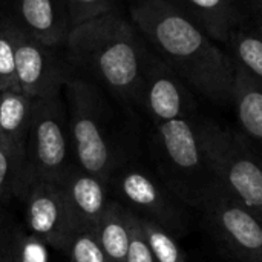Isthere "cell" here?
Masks as SVG:
<instances>
[{
	"label": "cell",
	"instance_id": "1",
	"mask_svg": "<svg viewBox=\"0 0 262 262\" xmlns=\"http://www.w3.org/2000/svg\"><path fill=\"white\" fill-rule=\"evenodd\" d=\"M130 20L143 40L203 98L232 104L235 61L169 0H132Z\"/></svg>",
	"mask_w": 262,
	"mask_h": 262
},
{
	"label": "cell",
	"instance_id": "2",
	"mask_svg": "<svg viewBox=\"0 0 262 262\" xmlns=\"http://www.w3.org/2000/svg\"><path fill=\"white\" fill-rule=\"evenodd\" d=\"M66 48L72 64L121 100L141 104L147 46L132 21L107 11L72 26Z\"/></svg>",
	"mask_w": 262,
	"mask_h": 262
},
{
	"label": "cell",
	"instance_id": "3",
	"mask_svg": "<svg viewBox=\"0 0 262 262\" xmlns=\"http://www.w3.org/2000/svg\"><path fill=\"white\" fill-rule=\"evenodd\" d=\"M195 127L212 177L262 223V164L250 140L200 115Z\"/></svg>",
	"mask_w": 262,
	"mask_h": 262
},
{
	"label": "cell",
	"instance_id": "4",
	"mask_svg": "<svg viewBox=\"0 0 262 262\" xmlns=\"http://www.w3.org/2000/svg\"><path fill=\"white\" fill-rule=\"evenodd\" d=\"M64 92L75 166L109 184L120 160L107 129L103 97L94 83L83 78H68Z\"/></svg>",
	"mask_w": 262,
	"mask_h": 262
},
{
	"label": "cell",
	"instance_id": "5",
	"mask_svg": "<svg viewBox=\"0 0 262 262\" xmlns=\"http://www.w3.org/2000/svg\"><path fill=\"white\" fill-rule=\"evenodd\" d=\"M196 117L154 123L161 181L192 209H196L213 178L196 135Z\"/></svg>",
	"mask_w": 262,
	"mask_h": 262
},
{
	"label": "cell",
	"instance_id": "6",
	"mask_svg": "<svg viewBox=\"0 0 262 262\" xmlns=\"http://www.w3.org/2000/svg\"><path fill=\"white\" fill-rule=\"evenodd\" d=\"M69 147L68 109L61 91L34 98L20 186L34 178L60 183L74 166L69 160Z\"/></svg>",
	"mask_w": 262,
	"mask_h": 262
},
{
	"label": "cell",
	"instance_id": "7",
	"mask_svg": "<svg viewBox=\"0 0 262 262\" xmlns=\"http://www.w3.org/2000/svg\"><path fill=\"white\" fill-rule=\"evenodd\" d=\"M213 241L236 262L262 258V223L215 178L195 209Z\"/></svg>",
	"mask_w": 262,
	"mask_h": 262
},
{
	"label": "cell",
	"instance_id": "8",
	"mask_svg": "<svg viewBox=\"0 0 262 262\" xmlns=\"http://www.w3.org/2000/svg\"><path fill=\"white\" fill-rule=\"evenodd\" d=\"M120 203L140 216L152 220L180 238L187 233L190 218L187 207L163 181L140 169L115 172L109 181Z\"/></svg>",
	"mask_w": 262,
	"mask_h": 262
},
{
	"label": "cell",
	"instance_id": "9",
	"mask_svg": "<svg viewBox=\"0 0 262 262\" xmlns=\"http://www.w3.org/2000/svg\"><path fill=\"white\" fill-rule=\"evenodd\" d=\"M17 196L23 200L25 221L31 235L55 250L66 252L77 232L61 184L28 180L18 187Z\"/></svg>",
	"mask_w": 262,
	"mask_h": 262
},
{
	"label": "cell",
	"instance_id": "10",
	"mask_svg": "<svg viewBox=\"0 0 262 262\" xmlns=\"http://www.w3.org/2000/svg\"><path fill=\"white\" fill-rule=\"evenodd\" d=\"M141 106L154 123L198 115L192 89L161 57L149 49L146 54Z\"/></svg>",
	"mask_w": 262,
	"mask_h": 262
},
{
	"label": "cell",
	"instance_id": "11",
	"mask_svg": "<svg viewBox=\"0 0 262 262\" xmlns=\"http://www.w3.org/2000/svg\"><path fill=\"white\" fill-rule=\"evenodd\" d=\"M15 72L18 89L31 98L61 91L68 80L52 48L35 40L20 25L15 43Z\"/></svg>",
	"mask_w": 262,
	"mask_h": 262
},
{
	"label": "cell",
	"instance_id": "12",
	"mask_svg": "<svg viewBox=\"0 0 262 262\" xmlns=\"http://www.w3.org/2000/svg\"><path fill=\"white\" fill-rule=\"evenodd\" d=\"M75 232L97 233L98 224L107 207L109 184L81 170L75 164L60 181Z\"/></svg>",
	"mask_w": 262,
	"mask_h": 262
},
{
	"label": "cell",
	"instance_id": "13",
	"mask_svg": "<svg viewBox=\"0 0 262 262\" xmlns=\"http://www.w3.org/2000/svg\"><path fill=\"white\" fill-rule=\"evenodd\" d=\"M18 25L40 43L55 48L66 43L71 23L64 2L15 0Z\"/></svg>",
	"mask_w": 262,
	"mask_h": 262
},
{
	"label": "cell",
	"instance_id": "14",
	"mask_svg": "<svg viewBox=\"0 0 262 262\" xmlns=\"http://www.w3.org/2000/svg\"><path fill=\"white\" fill-rule=\"evenodd\" d=\"M195 21L215 41L227 43L230 34L244 23V14L236 0H169Z\"/></svg>",
	"mask_w": 262,
	"mask_h": 262
},
{
	"label": "cell",
	"instance_id": "15",
	"mask_svg": "<svg viewBox=\"0 0 262 262\" xmlns=\"http://www.w3.org/2000/svg\"><path fill=\"white\" fill-rule=\"evenodd\" d=\"M232 104L243 134L262 144V81L236 61Z\"/></svg>",
	"mask_w": 262,
	"mask_h": 262
},
{
	"label": "cell",
	"instance_id": "16",
	"mask_svg": "<svg viewBox=\"0 0 262 262\" xmlns=\"http://www.w3.org/2000/svg\"><path fill=\"white\" fill-rule=\"evenodd\" d=\"M134 212L118 200H109L97 229V239L111 262H127Z\"/></svg>",
	"mask_w": 262,
	"mask_h": 262
},
{
	"label": "cell",
	"instance_id": "17",
	"mask_svg": "<svg viewBox=\"0 0 262 262\" xmlns=\"http://www.w3.org/2000/svg\"><path fill=\"white\" fill-rule=\"evenodd\" d=\"M34 98L21 91H2L0 97V130L6 146L25 160V143L32 114Z\"/></svg>",
	"mask_w": 262,
	"mask_h": 262
},
{
	"label": "cell",
	"instance_id": "18",
	"mask_svg": "<svg viewBox=\"0 0 262 262\" xmlns=\"http://www.w3.org/2000/svg\"><path fill=\"white\" fill-rule=\"evenodd\" d=\"M226 45L230 57L262 81V25L256 21L241 23Z\"/></svg>",
	"mask_w": 262,
	"mask_h": 262
},
{
	"label": "cell",
	"instance_id": "19",
	"mask_svg": "<svg viewBox=\"0 0 262 262\" xmlns=\"http://www.w3.org/2000/svg\"><path fill=\"white\" fill-rule=\"evenodd\" d=\"M137 216L143 238L155 262H186V253L181 249L177 236H173L158 223L140 215Z\"/></svg>",
	"mask_w": 262,
	"mask_h": 262
},
{
	"label": "cell",
	"instance_id": "20",
	"mask_svg": "<svg viewBox=\"0 0 262 262\" xmlns=\"http://www.w3.org/2000/svg\"><path fill=\"white\" fill-rule=\"evenodd\" d=\"M17 31V21L0 18V91H20L15 72Z\"/></svg>",
	"mask_w": 262,
	"mask_h": 262
},
{
	"label": "cell",
	"instance_id": "21",
	"mask_svg": "<svg viewBox=\"0 0 262 262\" xmlns=\"http://www.w3.org/2000/svg\"><path fill=\"white\" fill-rule=\"evenodd\" d=\"M23 169V157L15 154L6 144L0 143V201L6 196L17 195Z\"/></svg>",
	"mask_w": 262,
	"mask_h": 262
},
{
	"label": "cell",
	"instance_id": "22",
	"mask_svg": "<svg viewBox=\"0 0 262 262\" xmlns=\"http://www.w3.org/2000/svg\"><path fill=\"white\" fill-rule=\"evenodd\" d=\"M64 253L69 262H111L104 255L97 235L92 232L77 233Z\"/></svg>",
	"mask_w": 262,
	"mask_h": 262
},
{
	"label": "cell",
	"instance_id": "23",
	"mask_svg": "<svg viewBox=\"0 0 262 262\" xmlns=\"http://www.w3.org/2000/svg\"><path fill=\"white\" fill-rule=\"evenodd\" d=\"M71 28L114 9V0H63Z\"/></svg>",
	"mask_w": 262,
	"mask_h": 262
},
{
	"label": "cell",
	"instance_id": "24",
	"mask_svg": "<svg viewBox=\"0 0 262 262\" xmlns=\"http://www.w3.org/2000/svg\"><path fill=\"white\" fill-rule=\"evenodd\" d=\"M127 262H155L144 238H143L137 213L132 215V232H130Z\"/></svg>",
	"mask_w": 262,
	"mask_h": 262
},
{
	"label": "cell",
	"instance_id": "25",
	"mask_svg": "<svg viewBox=\"0 0 262 262\" xmlns=\"http://www.w3.org/2000/svg\"><path fill=\"white\" fill-rule=\"evenodd\" d=\"M0 262H21L18 255V238L12 227L0 226Z\"/></svg>",
	"mask_w": 262,
	"mask_h": 262
},
{
	"label": "cell",
	"instance_id": "26",
	"mask_svg": "<svg viewBox=\"0 0 262 262\" xmlns=\"http://www.w3.org/2000/svg\"><path fill=\"white\" fill-rule=\"evenodd\" d=\"M247 5L255 17V21L262 25V0H247Z\"/></svg>",
	"mask_w": 262,
	"mask_h": 262
},
{
	"label": "cell",
	"instance_id": "27",
	"mask_svg": "<svg viewBox=\"0 0 262 262\" xmlns=\"http://www.w3.org/2000/svg\"><path fill=\"white\" fill-rule=\"evenodd\" d=\"M249 140H250V138H249ZM250 144H252L255 154L258 155V158H259V161H261L262 164V144H258V143H255V141H252V140H250Z\"/></svg>",
	"mask_w": 262,
	"mask_h": 262
},
{
	"label": "cell",
	"instance_id": "28",
	"mask_svg": "<svg viewBox=\"0 0 262 262\" xmlns=\"http://www.w3.org/2000/svg\"><path fill=\"white\" fill-rule=\"evenodd\" d=\"M0 97H2V91H0ZM0 143H3L5 144V141H3V137H2V130H0ZM9 147V146H8Z\"/></svg>",
	"mask_w": 262,
	"mask_h": 262
},
{
	"label": "cell",
	"instance_id": "29",
	"mask_svg": "<svg viewBox=\"0 0 262 262\" xmlns=\"http://www.w3.org/2000/svg\"><path fill=\"white\" fill-rule=\"evenodd\" d=\"M250 262H262V258H258V259H255V261H250Z\"/></svg>",
	"mask_w": 262,
	"mask_h": 262
}]
</instances>
